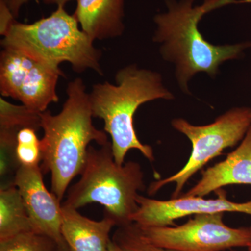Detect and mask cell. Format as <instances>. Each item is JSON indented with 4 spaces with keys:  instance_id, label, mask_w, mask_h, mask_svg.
Masks as SVG:
<instances>
[{
    "instance_id": "5bb4252c",
    "label": "cell",
    "mask_w": 251,
    "mask_h": 251,
    "mask_svg": "<svg viewBox=\"0 0 251 251\" xmlns=\"http://www.w3.org/2000/svg\"><path fill=\"white\" fill-rule=\"evenodd\" d=\"M32 231V223L18 188L14 184L1 188L0 241Z\"/></svg>"
},
{
    "instance_id": "7402d4cb",
    "label": "cell",
    "mask_w": 251,
    "mask_h": 251,
    "mask_svg": "<svg viewBox=\"0 0 251 251\" xmlns=\"http://www.w3.org/2000/svg\"><path fill=\"white\" fill-rule=\"evenodd\" d=\"M110 251H115V250H114L113 248L112 247L111 244H110Z\"/></svg>"
},
{
    "instance_id": "9a60e30c",
    "label": "cell",
    "mask_w": 251,
    "mask_h": 251,
    "mask_svg": "<svg viewBox=\"0 0 251 251\" xmlns=\"http://www.w3.org/2000/svg\"><path fill=\"white\" fill-rule=\"evenodd\" d=\"M24 128H41V113L0 98V132L17 135Z\"/></svg>"
},
{
    "instance_id": "d6986e66",
    "label": "cell",
    "mask_w": 251,
    "mask_h": 251,
    "mask_svg": "<svg viewBox=\"0 0 251 251\" xmlns=\"http://www.w3.org/2000/svg\"><path fill=\"white\" fill-rule=\"evenodd\" d=\"M15 21L14 16L4 0H0V34L1 36L4 35Z\"/></svg>"
},
{
    "instance_id": "52a82bcc",
    "label": "cell",
    "mask_w": 251,
    "mask_h": 251,
    "mask_svg": "<svg viewBox=\"0 0 251 251\" xmlns=\"http://www.w3.org/2000/svg\"><path fill=\"white\" fill-rule=\"evenodd\" d=\"M224 214H197L179 226L143 227L134 224L149 242L170 250L224 251L249 247L251 226L240 228L229 227L224 222Z\"/></svg>"
},
{
    "instance_id": "9c48e42d",
    "label": "cell",
    "mask_w": 251,
    "mask_h": 251,
    "mask_svg": "<svg viewBox=\"0 0 251 251\" xmlns=\"http://www.w3.org/2000/svg\"><path fill=\"white\" fill-rule=\"evenodd\" d=\"M137 203L138 209L132 216V223L143 227L173 226L175 220L197 214L238 212L251 216V200L246 202H232L221 190L217 199L181 196L169 201H158L139 194Z\"/></svg>"
},
{
    "instance_id": "7c38bea8",
    "label": "cell",
    "mask_w": 251,
    "mask_h": 251,
    "mask_svg": "<svg viewBox=\"0 0 251 251\" xmlns=\"http://www.w3.org/2000/svg\"><path fill=\"white\" fill-rule=\"evenodd\" d=\"M115 226L108 216L93 221L76 209L62 205V233L71 251H110V234Z\"/></svg>"
},
{
    "instance_id": "30bf717a",
    "label": "cell",
    "mask_w": 251,
    "mask_h": 251,
    "mask_svg": "<svg viewBox=\"0 0 251 251\" xmlns=\"http://www.w3.org/2000/svg\"><path fill=\"white\" fill-rule=\"evenodd\" d=\"M43 175L40 166H21L15 175L14 184L22 196L34 232L49 236L69 249L62 233V204L46 188Z\"/></svg>"
},
{
    "instance_id": "277c9868",
    "label": "cell",
    "mask_w": 251,
    "mask_h": 251,
    "mask_svg": "<svg viewBox=\"0 0 251 251\" xmlns=\"http://www.w3.org/2000/svg\"><path fill=\"white\" fill-rule=\"evenodd\" d=\"M80 179L68 190L62 205L78 209L91 203L104 207L103 215L111 218L117 227L132 224L138 209L137 197L145 188L139 163L115 161L111 142L96 148L90 145Z\"/></svg>"
},
{
    "instance_id": "3957f363",
    "label": "cell",
    "mask_w": 251,
    "mask_h": 251,
    "mask_svg": "<svg viewBox=\"0 0 251 251\" xmlns=\"http://www.w3.org/2000/svg\"><path fill=\"white\" fill-rule=\"evenodd\" d=\"M116 85L97 83L91 91L90 102L94 117L104 122V131L111 138L112 151L119 165L125 163L130 150H139L150 162L154 161L153 149L138 139L133 117L140 105L149 101L172 100L173 94L163 85L158 73L129 65L115 75Z\"/></svg>"
},
{
    "instance_id": "603a6c76",
    "label": "cell",
    "mask_w": 251,
    "mask_h": 251,
    "mask_svg": "<svg viewBox=\"0 0 251 251\" xmlns=\"http://www.w3.org/2000/svg\"><path fill=\"white\" fill-rule=\"evenodd\" d=\"M235 251V250H227V251Z\"/></svg>"
},
{
    "instance_id": "2e32d148",
    "label": "cell",
    "mask_w": 251,
    "mask_h": 251,
    "mask_svg": "<svg viewBox=\"0 0 251 251\" xmlns=\"http://www.w3.org/2000/svg\"><path fill=\"white\" fill-rule=\"evenodd\" d=\"M0 251H70L54 239L38 232H28L0 241Z\"/></svg>"
},
{
    "instance_id": "5b68a950",
    "label": "cell",
    "mask_w": 251,
    "mask_h": 251,
    "mask_svg": "<svg viewBox=\"0 0 251 251\" xmlns=\"http://www.w3.org/2000/svg\"><path fill=\"white\" fill-rule=\"evenodd\" d=\"M78 23L64 6H57L49 17L31 24L15 21L3 35L1 45L53 67L68 62L75 72L91 69L103 75L101 52Z\"/></svg>"
},
{
    "instance_id": "8fae6325",
    "label": "cell",
    "mask_w": 251,
    "mask_h": 251,
    "mask_svg": "<svg viewBox=\"0 0 251 251\" xmlns=\"http://www.w3.org/2000/svg\"><path fill=\"white\" fill-rule=\"evenodd\" d=\"M251 185V126L239 146L224 161L203 172L184 196L204 197L229 185Z\"/></svg>"
},
{
    "instance_id": "4fadbf2b",
    "label": "cell",
    "mask_w": 251,
    "mask_h": 251,
    "mask_svg": "<svg viewBox=\"0 0 251 251\" xmlns=\"http://www.w3.org/2000/svg\"><path fill=\"white\" fill-rule=\"evenodd\" d=\"M125 0H77L74 16L93 41L121 36Z\"/></svg>"
},
{
    "instance_id": "7a4b0ae2",
    "label": "cell",
    "mask_w": 251,
    "mask_h": 251,
    "mask_svg": "<svg viewBox=\"0 0 251 251\" xmlns=\"http://www.w3.org/2000/svg\"><path fill=\"white\" fill-rule=\"evenodd\" d=\"M194 0L176 3L167 1L168 12L156 15L157 25L153 41L161 44V53L165 60L174 63L176 77L181 90L188 92L189 80L198 73L216 76L221 64L237 59L250 43L234 45H213L203 37L198 24L204 15L226 5L250 3L251 0H204L193 7Z\"/></svg>"
},
{
    "instance_id": "ffe728a7",
    "label": "cell",
    "mask_w": 251,
    "mask_h": 251,
    "mask_svg": "<svg viewBox=\"0 0 251 251\" xmlns=\"http://www.w3.org/2000/svg\"><path fill=\"white\" fill-rule=\"evenodd\" d=\"M4 1L12 13L13 16L16 18L18 17L20 9L22 7L23 5L27 3L29 0H4ZM70 1L72 0H44L46 4H54L57 5V6H64Z\"/></svg>"
},
{
    "instance_id": "6da1fadb",
    "label": "cell",
    "mask_w": 251,
    "mask_h": 251,
    "mask_svg": "<svg viewBox=\"0 0 251 251\" xmlns=\"http://www.w3.org/2000/svg\"><path fill=\"white\" fill-rule=\"evenodd\" d=\"M67 99L62 110L52 115L50 110L41 113V140L43 174L50 173L51 190L62 201L73 179L80 175L90 143L99 146L109 143L105 131L93 125L90 96L81 78L68 84Z\"/></svg>"
},
{
    "instance_id": "ba28073f",
    "label": "cell",
    "mask_w": 251,
    "mask_h": 251,
    "mask_svg": "<svg viewBox=\"0 0 251 251\" xmlns=\"http://www.w3.org/2000/svg\"><path fill=\"white\" fill-rule=\"evenodd\" d=\"M59 67L29 57L17 50L3 48L0 56V92L19 100L33 111L47 110L57 103V85L64 76Z\"/></svg>"
},
{
    "instance_id": "8992f818",
    "label": "cell",
    "mask_w": 251,
    "mask_h": 251,
    "mask_svg": "<svg viewBox=\"0 0 251 251\" xmlns=\"http://www.w3.org/2000/svg\"><path fill=\"white\" fill-rule=\"evenodd\" d=\"M173 128L186 135L192 144L191 156L186 165L171 176L150 184L148 193L153 195L171 183H175L172 198L179 197L188 180L208 162L222 154L244 139L251 126V108H234L216 118L209 125L195 126L182 118L175 119Z\"/></svg>"
},
{
    "instance_id": "44dd1931",
    "label": "cell",
    "mask_w": 251,
    "mask_h": 251,
    "mask_svg": "<svg viewBox=\"0 0 251 251\" xmlns=\"http://www.w3.org/2000/svg\"><path fill=\"white\" fill-rule=\"evenodd\" d=\"M248 251H251V242L250 245H249V247H248Z\"/></svg>"
},
{
    "instance_id": "e0dca14e",
    "label": "cell",
    "mask_w": 251,
    "mask_h": 251,
    "mask_svg": "<svg viewBox=\"0 0 251 251\" xmlns=\"http://www.w3.org/2000/svg\"><path fill=\"white\" fill-rule=\"evenodd\" d=\"M111 246L115 251H175L149 242L133 223L118 227L112 237Z\"/></svg>"
},
{
    "instance_id": "ac0fdd59",
    "label": "cell",
    "mask_w": 251,
    "mask_h": 251,
    "mask_svg": "<svg viewBox=\"0 0 251 251\" xmlns=\"http://www.w3.org/2000/svg\"><path fill=\"white\" fill-rule=\"evenodd\" d=\"M36 131L32 128H24L18 132L16 156L20 166H39L42 161L41 140L38 138Z\"/></svg>"
}]
</instances>
